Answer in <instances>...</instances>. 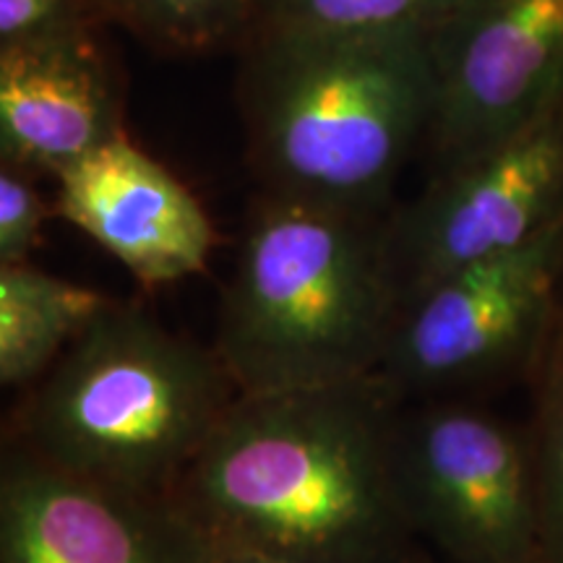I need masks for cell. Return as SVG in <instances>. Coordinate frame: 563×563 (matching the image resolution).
<instances>
[{"instance_id": "obj_1", "label": "cell", "mask_w": 563, "mask_h": 563, "mask_svg": "<svg viewBox=\"0 0 563 563\" xmlns=\"http://www.w3.org/2000/svg\"><path fill=\"white\" fill-rule=\"evenodd\" d=\"M405 402L378 373L241 391L173 498L214 543L302 563H431L397 485Z\"/></svg>"}, {"instance_id": "obj_2", "label": "cell", "mask_w": 563, "mask_h": 563, "mask_svg": "<svg viewBox=\"0 0 563 563\" xmlns=\"http://www.w3.org/2000/svg\"><path fill=\"white\" fill-rule=\"evenodd\" d=\"M431 34L258 32L243 118L264 194L389 214L391 188L431 133Z\"/></svg>"}, {"instance_id": "obj_3", "label": "cell", "mask_w": 563, "mask_h": 563, "mask_svg": "<svg viewBox=\"0 0 563 563\" xmlns=\"http://www.w3.org/2000/svg\"><path fill=\"white\" fill-rule=\"evenodd\" d=\"M386 220L277 194L253 203L211 342L238 389H311L378 371L399 311Z\"/></svg>"}, {"instance_id": "obj_4", "label": "cell", "mask_w": 563, "mask_h": 563, "mask_svg": "<svg viewBox=\"0 0 563 563\" xmlns=\"http://www.w3.org/2000/svg\"><path fill=\"white\" fill-rule=\"evenodd\" d=\"M238 394L214 347L110 298L24 389L3 439L84 481L173 496Z\"/></svg>"}, {"instance_id": "obj_5", "label": "cell", "mask_w": 563, "mask_h": 563, "mask_svg": "<svg viewBox=\"0 0 563 563\" xmlns=\"http://www.w3.org/2000/svg\"><path fill=\"white\" fill-rule=\"evenodd\" d=\"M397 485L420 540L454 563H522L540 553V506L519 441L456 405H402Z\"/></svg>"}, {"instance_id": "obj_6", "label": "cell", "mask_w": 563, "mask_h": 563, "mask_svg": "<svg viewBox=\"0 0 563 563\" xmlns=\"http://www.w3.org/2000/svg\"><path fill=\"white\" fill-rule=\"evenodd\" d=\"M563 199V115L548 112L504 144L441 170L418 201L389 211L386 245L399 306L485 258L522 249Z\"/></svg>"}, {"instance_id": "obj_7", "label": "cell", "mask_w": 563, "mask_h": 563, "mask_svg": "<svg viewBox=\"0 0 563 563\" xmlns=\"http://www.w3.org/2000/svg\"><path fill=\"white\" fill-rule=\"evenodd\" d=\"M441 170L530 129L563 102V0H462L431 32Z\"/></svg>"}, {"instance_id": "obj_8", "label": "cell", "mask_w": 563, "mask_h": 563, "mask_svg": "<svg viewBox=\"0 0 563 563\" xmlns=\"http://www.w3.org/2000/svg\"><path fill=\"white\" fill-rule=\"evenodd\" d=\"M563 249V217L522 249L449 274L399 306L378 376L405 399L501 365L543 323Z\"/></svg>"}, {"instance_id": "obj_9", "label": "cell", "mask_w": 563, "mask_h": 563, "mask_svg": "<svg viewBox=\"0 0 563 563\" xmlns=\"http://www.w3.org/2000/svg\"><path fill=\"white\" fill-rule=\"evenodd\" d=\"M209 545L173 496L84 481L3 439L0 563H203Z\"/></svg>"}, {"instance_id": "obj_10", "label": "cell", "mask_w": 563, "mask_h": 563, "mask_svg": "<svg viewBox=\"0 0 563 563\" xmlns=\"http://www.w3.org/2000/svg\"><path fill=\"white\" fill-rule=\"evenodd\" d=\"M55 180V214L102 245L144 287L207 269L217 243L207 209L125 133Z\"/></svg>"}, {"instance_id": "obj_11", "label": "cell", "mask_w": 563, "mask_h": 563, "mask_svg": "<svg viewBox=\"0 0 563 563\" xmlns=\"http://www.w3.org/2000/svg\"><path fill=\"white\" fill-rule=\"evenodd\" d=\"M118 136L121 104L87 32L0 47V159L58 178Z\"/></svg>"}, {"instance_id": "obj_12", "label": "cell", "mask_w": 563, "mask_h": 563, "mask_svg": "<svg viewBox=\"0 0 563 563\" xmlns=\"http://www.w3.org/2000/svg\"><path fill=\"white\" fill-rule=\"evenodd\" d=\"M108 302L110 295L32 262L0 264V384H37Z\"/></svg>"}, {"instance_id": "obj_13", "label": "cell", "mask_w": 563, "mask_h": 563, "mask_svg": "<svg viewBox=\"0 0 563 563\" xmlns=\"http://www.w3.org/2000/svg\"><path fill=\"white\" fill-rule=\"evenodd\" d=\"M462 0H258V32L431 34Z\"/></svg>"}, {"instance_id": "obj_14", "label": "cell", "mask_w": 563, "mask_h": 563, "mask_svg": "<svg viewBox=\"0 0 563 563\" xmlns=\"http://www.w3.org/2000/svg\"><path fill=\"white\" fill-rule=\"evenodd\" d=\"M154 45L201 53L222 45L256 16L258 0H97Z\"/></svg>"}, {"instance_id": "obj_15", "label": "cell", "mask_w": 563, "mask_h": 563, "mask_svg": "<svg viewBox=\"0 0 563 563\" xmlns=\"http://www.w3.org/2000/svg\"><path fill=\"white\" fill-rule=\"evenodd\" d=\"M47 217L51 207L34 186V173L3 162L0 165V264L32 262Z\"/></svg>"}, {"instance_id": "obj_16", "label": "cell", "mask_w": 563, "mask_h": 563, "mask_svg": "<svg viewBox=\"0 0 563 563\" xmlns=\"http://www.w3.org/2000/svg\"><path fill=\"white\" fill-rule=\"evenodd\" d=\"M84 30V0H0V47Z\"/></svg>"}, {"instance_id": "obj_17", "label": "cell", "mask_w": 563, "mask_h": 563, "mask_svg": "<svg viewBox=\"0 0 563 563\" xmlns=\"http://www.w3.org/2000/svg\"><path fill=\"white\" fill-rule=\"evenodd\" d=\"M548 402V501L540 506V553L551 563H563V384L553 386Z\"/></svg>"}, {"instance_id": "obj_18", "label": "cell", "mask_w": 563, "mask_h": 563, "mask_svg": "<svg viewBox=\"0 0 563 563\" xmlns=\"http://www.w3.org/2000/svg\"><path fill=\"white\" fill-rule=\"evenodd\" d=\"M203 563H302V561H295V559H290V555L264 551V548L214 543V540H211L207 561Z\"/></svg>"}, {"instance_id": "obj_19", "label": "cell", "mask_w": 563, "mask_h": 563, "mask_svg": "<svg viewBox=\"0 0 563 563\" xmlns=\"http://www.w3.org/2000/svg\"><path fill=\"white\" fill-rule=\"evenodd\" d=\"M522 563H551V561H548L543 553H538V555H532V559H527V561H522Z\"/></svg>"}]
</instances>
